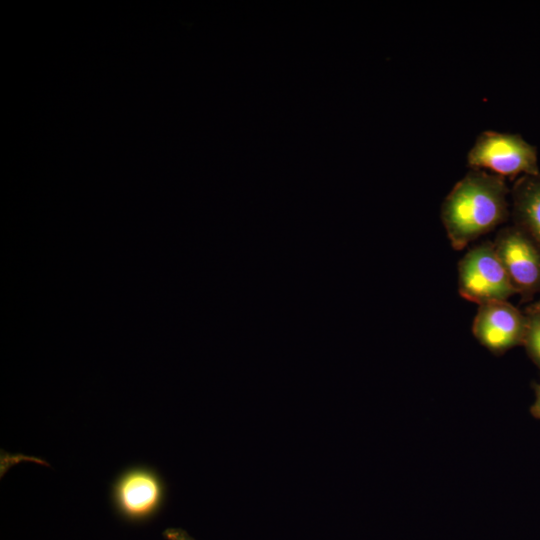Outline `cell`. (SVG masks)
<instances>
[{"label": "cell", "instance_id": "10", "mask_svg": "<svg viewBox=\"0 0 540 540\" xmlns=\"http://www.w3.org/2000/svg\"><path fill=\"white\" fill-rule=\"evenodd\" d=\"M532 387L535 392V401L530 407V413L536 419H540V384L533 383Z\"/></svg>", "mask_w": 540, "mask_h": 540}, {"label": "cell", "instance_id": "9", "mask_svg": "<svg viewBox=\"0 0 540 540\" xmlns=\"http://www.w3.org/2000/svg\"><path fill=\"white\" fill-rule=\"evenodd\" d=\"M163 536L166 540H196L181 528H167Z\"/></svg>", "mask_w": 540, "mask_h": 540}, {"label": "cell", "instance_id": "5", "mask_svg": "<svg viewBox=\"0 0 540 540\" xmlns=\"http://www.w3.org/2000/svg\"><path fill=\"white\" fill-rule=\"evenodd\" d=\"M493 246L522 302L540 293V247L534 240L512 225L497 233Z\"/></svg>", "mask_w": 540, "mask_h": 540}, {"label": "cell", "instance_id": "6", "mask_svg": "<svg viewBox=\"0 0 540 540\" xmlns=\"http://www.w3.org/2000/svg\"><path fill=\"white\" fill-rule=\"evenodd\" d=\"M527 316L508 301L479 305L472 332L478 342L494 355L523 345Z\"/></svg>", "mask_w": 540, "mask_h": 540}, {"label": "cell", "instance_id": "11", "mask_svg": "<svg viewBox=\"0 0 540 540\" xmlns=\"http://www.w3.org/2000/svg\"><path fill=\"white\" fill-rule=\"evenodd\" d=\"M526 313H540V300L526 307Z\"/></svg>", "mask_w": 540, "mask_h": 540}, {"label": "cell", "instance_id": "1", "mask_svg": "<svg viewBox=\"0 0 540 540\" xmlns=\"http://www.w3.org/2000/svg\"><path fill=\"white\" fill-rule=\"evenodd\" d=\"M509 192L504 178L479 169H471L454 185L441 206L453 249H463L508 219Z\"/></svg>", "mask_w": 540, "mask_h": 540}, {"label": "cell", "instance_id": "4", "mask_svg": "<svg viewBox=\"0 0 540 540\" xmlns=\"http://www.w3.org/2000/svg\"><path fill=\"white\" fill-rule=\"evenodd\" d=\"M458 290L466 300L482 305L508 301L517 294L493 242L484 241L466 252L458 264Z\"/></svg>", "mask_w": 540, "mask_h": 540}, {"label": "cell", "instance_id": "8", "mask_svg": "<svg viewBox=\"0 0 540 540\" xmlns=\"http://www.w3.org/2000/svg\"><path fill=\"white\" fill-rule=\"evenodd\" d=\"M527 329L523 346L533 363L540 369V313H526Z\"/></svg>", "mask_w": 540, "mask_h": 540}, {"label": "cell", "instance_id": "3", "mask_svg": "<svg viewBox=\"0 0 540 540\" xmlns=\"http://www.w3.org/2000/svg\"><path fill=\"white\" fill-rule=\"evenodd\" d=\"M467 164L479 169L514 179L539 172L537 148L520 134L485 130L480 133L467 153Z\"/></svg>", "mask_w": 540, "mask_h": 540}, {"label": "cell", "instance_id": "7", "mask_svg": "<svg viewBox=\"0 0 540 540\" xmlns=\"http://www.w3.org/2000/svg\"><path fill=\"white\" fill-rule=\"evenodd\" d=\"M514 225L540 247V171L520 176L511 189Z\"/></svg>", "mask_w": 540, "mask_h": 540}, {"label": "cell", "instance_id": "2", "mask_svg": "<svg viewBox=\"0 0 540 540\" xmlns=\"http://www.w3.org/2000/svg\"><path fill=\"white\" fill-rule=\"evenodd\" d=\"M168 486L162 475L145 464L131 465L122 470L110 488V500L115 513L134 524L153 519L163 509Z\"/></svg>", "mask_w": 540, "mask_h": 540}]
</instances>
